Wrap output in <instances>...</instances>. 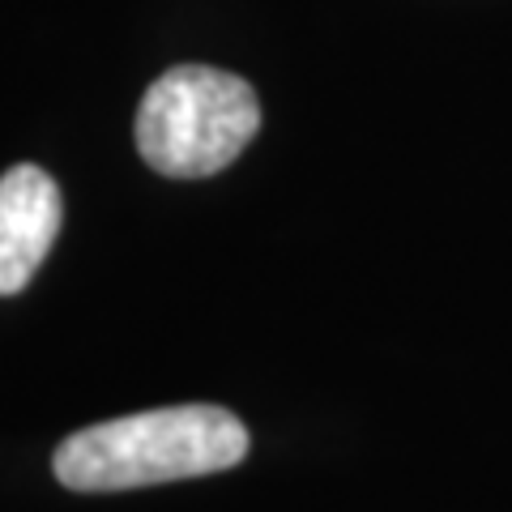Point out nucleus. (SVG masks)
<instances>
[{"label":"nucleus","mask_w":512,"mask_h":512,"mask_svg":"<svg viewBox=\"0 0 512 512\" xmlns=\"http://www.w3.org/2000/svg\"><path fill=\"white\" fill-rule=\"evenodd\" d=\"M248 457V427L222 406H163L73 431L56 448L60 487L103 495L205 478Z\"/></svg>","instance_id":"f257e3e1"},{"label":"nucleus","mask_w":512,"mask_h":512,"mask_svg":"<svg viewBox=\"0 0 512 512\" xmlns=\"http://www.w3.org/2000/svg\"><path fill=\"white\" fill-rule=\"evenodd\" d=\"M137 150L167 180H205L231 167L261 133V99L227 69L175 64L137 107Z\"/></svg>","instance_id":"f03ea898"},{"label":"nucleus","mask_w":512,"mask_h":512,"mask_svg":"<svg viewBox=\"0 0 512 512\" xmlns=\"http://www.w3.org/2000/svg\"><path fill=\"white\" fill-rule=\"evenodd\" d=\"M60 235V188L35 163L0 175V295H18L39 274Z\"/></svg>","instance_id":"7ed1b4c3"}]
</instances>
